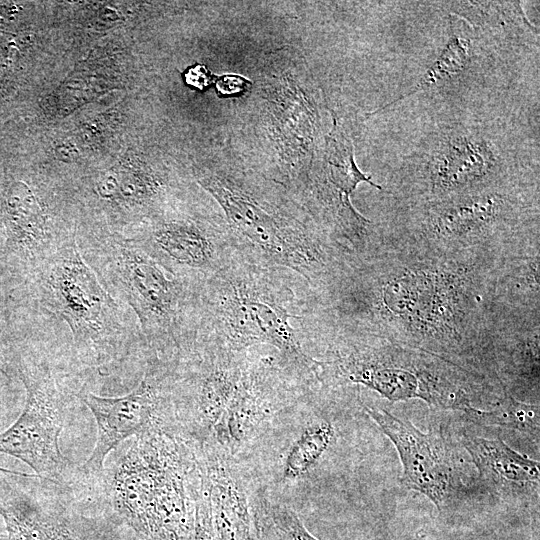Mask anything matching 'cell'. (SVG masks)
Segmentation results:
<instances>
[{
    "label": "cell",
    "mask_w": 540,
    "mask_h": 540,
    "mask_svg": "<svg viewBox=\"0 0 540 540\" xmlns=\"http://www.w3.org/2000/svg\"><path fill=\"white\" fill-rule=\"evenodd\" d=\"M318 339L326 346L319 359L323 388L360 386L392 403L420 399L463 415L491 408L506 394L500 385L441 357L384 338L326 332Z\"/></svg>",
    "instance_id": "obj_5"
},
{
    "label": "cell",
    "mask_w": 540,
    "mask_h": 540,
    "mask_svg": "<svg viewBox=\"0 0 540 540\" xmlns=\"http://www.w3.org/2000/svg\"><path fill=\"white\" fill-rule=\"evenodd\" d=\"M78 246L107 292L134 311L149 352L171 360L193 344L200 285L173 276L129 238Z\"/></svg>",
    "instance_id": "obj_8"
},
{
    "label": "cell",
    "mask_w": 540,
    "mask_h": 540,
    "mask_svg": "<svg viewBox=\"0 0 540 540\" xmlns=\"http://www.w3.org/2000/svg\"><path fill=\"white\" fill-rule=\"evenodd\" d=\"M252 511L251 540H319L291 507L271 499L261 488L253 493Z\"/></svg>",
    "instance_id": "obj_23"
},
{
    "label": "cell",
    "mask_w": 540,
    "mask_h": 540,
    "mask_svg": "<svg viewBox=\"0 0 540 540\" xmlns=\"http://www.w3.org/2000/svg\"><path fill=\"white\" fill-rule=\"evenodd\" d=\"M246 352L195 339L171 360L173 427L191 446L210 439L238 383Z\"/></svg>",
    "instance_id": "obj_11"
},
{
    "label": "cell",
    "mask_w": 540,
    "mask_h": 540,
    "mask_svg": "<svg viewBox=\"0 0 540 540\" xmlns=\"http://www.w3.org/2000/svg\"><path fill=\"white\" fill-rule=\"evenodd\" d=\"M497 378L514 398L539 404L540 314L493 310Z\"/></svg>",
    "instance_id": "obj_18"
},
{
    "label": "cell",
    "mask_w": 540,
    "mask_h": 540,
    "mask_svg": "<svg viewBox=\"0 0 540 540\" xmlns=\"http://www.w3.org/2000/svg\"><path fill=\"white\" fill-rule=\"evenodd\" d=\"M396 205L376 223L380 245L441 256L540 251L539 183Z\"/></svg>",
    "instance_id": "obj_3"
},
{
    "label": "cell",
    "mask_w": 540,
    "mask_h": 540,
    "mask_svg": "<svg viewBox=\"0 0 540 540\" xmlns=\"http://www.w3.org/2000/svg\"><path fill=\"white\" fill-rule=\"evenodd\" d=\"M170 380L171 361L149 353L143 377L129 393L104 397L82 390L77 394L97 426L94 449L79 467L83 482H100L106 456L123 440L157 427L173 428Z\"/></svg>",
    "instance_id": "obj_13"
},
{
    "label": "cell",
    "mask_w": 540,
    "mask_h": 540,
    "mask_svg": "<svg viewBox=\"0 0 540 540\" xmlns=\"http://www.w3.org/2000/svg\"><path fill=\"white\" fill-rule=\"evenodd\" d=\"M490 298L497 311L540 314V251L500 258L492 272Z\"/></svg>",
    "instance_id": "obj_21"
},
{
    "label": "cell",
    "mask_w": 540,
    "mask_h": 540,
    "mask_svg": "<svg viewBox=\"0 0 540 540\" xmlns=\"http://www.w3.org/2000/svg\"><path fill=\"white\" fill-rule=\"evenodd\" d=\"M444 6L475 30L525 39L528 36L538 44V30L528 21L520 1H450Z\"/></svg>",
    "instance_id": "obj_22"
},
{
    "label": "cell",
    "mask_w": 540,
    "mask_h": 540,
    "mask_svg": "<svg viewBox=\"0 0 540 540\" xmlns=\"http://www.w3.org/2000/svg\"><path fill=\"white\" fill-rule=\"evenodd\" d=\"M289 270L259 265L237 252L198 289L195 339L235 353L269 347L292 366L318 378L319 359L308 353L294 327L303 320L308 291ZM319 380V378H318Z\"/></svg>",
    "instance_id": "obj_4"
},
{
    "label": "cell",
    "mask_w": 540,
    "mask_h": 540,
    "mask_svg": "<svg viewBox=\"0 0 540 540\" xmlns=\"http://www.w3.org/2000/svg\"><path fill=\"white\" fill-rule=\"evenodd\" d=\"M184 79L188 85L203 89L212 81V75L205 66L195 65L185 72Z\"/></svg>",
    "instance_id": "obj_27"
},
{
    "label": "cell",
    "mask_w": 540,
    "mask_h": 540,
    "mask_svg": "<svg viewBox=\"0 0 540 540\" xmlns=\"http://www.w3.org/2000/svg\"><path fill=\"white\" fill-rule=\"evenodd\" d=\"M193 449L207 490L214 540H251L254 491L246 472L235 456L211 443Z\"/></svg>",
    "instance_id": "obj_17"
},
{
    "label": "cell",
    "mask_w": 540,
    "mask_h": 540,
    "mask_svg": "<svg viewBox=\"0 0 540 540\" xmlns=\"http://www.w3.org/2000/svg\"><path fill=\"white\" fill-rule=\"evenodd\" d=\"M464 417L477 425L498 426L539 437V404L520 401L509 393L495 406L471 409Z\"/></svg>",
    "instance_id": "obj_25"
},
{
    "label": "cell",
    "mask_w": 540,
    "mask_h": 540,
    "mask_svg": "<svg viewBox=\"0 0 540 540\" xmlns=\"http://www.w3.org/2000/svg\"><path fill=\"white\" fill-rule=\"evenodd\" d=\"M18 372L26 402L18 419L0 433V453L27 464L38 479L68 487L80 473L59 446L67 397L44 363L19 361Z\"/></svg>",
    "instance_id": "obj_12"
},
{
    "label": "cell",
    "mask_w": 540,
    "mask_h": 540,
    "mask_svg": "<svg viewBox=\"0 0 540 540\" xmlns=\"http://www.w3.org/2000/svg\"><path fill=\"white\" fill-rule=\"evenodd\" d=\"M319 388L314 375L292 366L275 350L249 349L235 390L206 443L236 457L279 413Z\"/></svg>",
    "instance_id": "obj_10"
},
{
    "label": "cell",
    "mask_w": 540,
    "mask_h": 540,
    "mask_svg": "<svg viewBox=\"0 0 540 540\" xmlns=\"http://www.w3.org/2000/svg\"><path fill=\"white\" fill-rule=\"evenodd\" d=\"M521 183H539L538 173L520 165L503 134L487 124L452 122L422 139L384 191L401 204Z\"/></svg>",
    "instance_id": "obj_7"
},
{
    "label": "cell",
    "mask_w": 540,
    "mask_h": 540,
    "mask_svg": "<svg viewBox=\"0 0 540 540\" xmlns=\"http://www.w3.org/2000/svg\"><path fill=\"white\" fill-rule=\"evenodd\" d=\"M34 271L43 307L68 325L83 362L102 368L128 355L131 341L120 308L75 241L67 242Z\"/></svg>",
    "instance_id": "obj_9"
},
{
    "label": "cell",
    "mask_w": 540,
    "mask_h": 540,
    "mask_svg": "<svg viewBox=\"0 0 540 540\" xmlns=\"http://www.w3.org/2000/svg\"><path fill=\"white\" fill-rule=\"evenodd\" d=\"M19 474L0 467V516L6 540H112L98 520L57 497L21 487L15 480Z\"/></svg>",
    "instance_id": "obj_16"
},
{
    "label": "cell",
    "mask_w": 540,
    "mask_h": 540,
    "mask_svg": "<svg viewBox=\"0 0 540 540\" xmlns=\"http://www.w3.org/2000/svg\"><path fill=\"white\" fill-rule=\"evenodd\" d=\"M246 80L236 75H225L217 82V90L222 94H233L244 89Z\"/></svg>",
    "instance_id": "obj_28"
},
{
    "label": "cell",
    "mask_w": 540,
    "mask_h": 540,
    "mask_svg": "<svg viewBox=\"0 0 540 540\" xmlns=\"http://www.w3.org/2000/svg\"><path fill=\"white\" fill-rule=\"evenodd\" d=\"M193 447L170 427L143 432L100 484L109 506L141 540H190L194 525Z\"/></svg>",
    "instance_id": "obj_6"
},
{
    "label": "cell",
    "mask_w": 540,
    "mask_h": 540,
    "mask_svg": "<svg viewBox=\"0 0 540 540\" xmlns=\"http://www.w3.org/2000/svg\"><path fill=\"white\" fill-rule=\"evenodd\" d=\"M192 495L194 525L190 540H214L207 490L199 473L198 465L192 483Z\"/></svg>",
    "instance_id": "obj_26"
},
{
    "label": "cell",
    "mask_w": 540,
    "mask_h": 540,
    "mask_svg": "<svg viewBox=\"0 0 540 540\" xmlns=\"http://www.w3.org/2000/svg\"><path fill=\"white\" fill-rule=\"evenodd\" d=\"M196 179L222 208L236 252L293 272L311 296L331 289L356 262L303 207L269 186L213 169L199 170Z\"/></svg>",
    "instance_id": "obj_2"
},
{
    "label": "cell",
    "mask_w": 540,
    "mask_h": 540,
    "mask_svg": "<svg viewBox=\"0 0 540 540\" xmlns=\"http://www.w3.org/2000/svg\"><path fill=\"white\" fill-rule=\"evenodd\" d=\"M0 540H6V537L0 536Z\"/></svg>",
    "instance_id": "obj_29"
},
{
    "label": "cell",
    "mask_w": 540,
    "mask_h": 540,
    "mask_svg": "<svg viewBox=\"0 0 540 540\" xmlns=\"http://www.w3.org/2000/svg\"><path fill=\"white\" fill-rule=\"evenodd\" d=\"M477 36L476 30L466 21L450 14L446 41L415 85L393 101L371 112V115L415 94L446 89L468 76L477 60Z\"/></svg>",
    "instance_id": "obj_20"
},
{
    "label": "cell",
    "mask_w": 540,
    "mask_h": 540,
    "mask_svg": "<svg viewBox=\"0 0 540 540\" xmlns=\"http://www.w3.org/2000/svg\"><path fill=\"white\" fill-rule=\"evenodd\" d=\"M365 413L393 443L401 464V483L426 496L439 512L455 507L470 485L451 441L442 429L424 433L386 409L361 402Z\"/></svg>",
    "instance_id": "obj_14"
},
{
    "label": "cell",
    "mask_w": 540,
    "mask_h": 540,
    "mask_svg": "<svg viewBox=\"0 0 540 540\" xmlns=\"http://www.w3.org/2000/svg\"><path fill=\"white\" fill-rule=\"evenodd\" d=\"M414 540H419V538H415Z\"/></svg>",
    "instance_id": "obj_30"
},
{
    "label": "cell",
    "mask_w": 540,
    "mask_h": 540,
    "mask_svg": "<svg viewBox=\"0 0 540 540\" xmlns=\"http://www.w3.org/2000/svg\"><path fill=\"white\" fill-rule=\"evenodd\" d=\"M459 441L478 471L480 484L490 493L504 500L538 503L539 461L517 452L499 435L462 432Z\"/></svg>",
    "instance_id": "obj_19"
},
{
    "label": "cell",
    "mask_w": 540,
    "mask_h": 540,
    "mask_svg": "<svg viewBox=\"0 0 540 540\" xmlns=\"http://www.w3.org/2000/svg\"><path fill=\"white\" fill-rule=\"evenodd\" d=\"M502 257L380 245L326 293L309 297L306 320L319 332L376 336L419 349L501 385L490 290Z\"/></svg>",
    "instance_id": "obj_1"
},
{
    "label": "cell",
    "mask_w": 540,
    "mask_h": 540,
    "mask_svg": "<svg viewBox=\"0 0 540 540\" xmlns=\"http://www.w3.org/2000/svg\"><path fill=\"white\" fill-rule=\"evenodd\" d=\"M334 424L324 418L308 423L288 447L281 468V480H298L307 475L334 443Z\"/></svg>",
    "instance_id": "obj_24"
},
{
    "label": "cell",
    "mask_w": 540,
    "mask_h": 540,
    "mask_svg": "<svg viewBox=\"0 0 540 540\" xmlns=\"http://www.w3.org/2000/svg\"><path fill=\"white\" fill-rule=\"evenodd\" d=\"M129 239L167 272L197 285L224 268L236 253L227 224L218 216L162 218Z\"/></svg>",
    "instance_id": "obj_15"
}]
</instances>
